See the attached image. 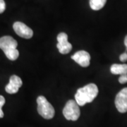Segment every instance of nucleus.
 I'll list each match as a JSON object with an SVG mask.
<instances>
[{
	"label": "nucleus",
	"instance_id": "nucleus-1",
	"mask_svg": "<svg viewBox=\"0 0 127 127\" xmlns=\"http://www.w3.org/2000/svg\"><path fill=\"white\" fill-rule=\"evenodd\" d=\"M98 94V88L95 83H90L78 89L75 95L76 101L79 106L92 102Z\"/></svg>",
	"mask_w": 127,
	"mask_h": 127
},
{
	"label": "nucleus",
	"instance_id": "nucleus-2",
	"mask_svg": "<svg viewBox=\"0 0 127 127\" xmlns=\"http://www.w3.org/2000/svg\"><path fill=\"white\" fill-rule=\"evenodd\" d=\"M37 112L41 117L46 119H51L55 116V109L44 96H39L37 98Z\"/></svg>",
	"mask_w": 127,
	"mask_h": 127
},
{
	"label": "nucleus",
	"instance_id": "nucleus-3",
	"mask_svg": "<svg viewBox=\"0 0 127 127\" xmlns=\"http://www.w3.org/2000/svg\"><path fill=\"white\" fill-rule=\"evenodd\" d=\"M63 114L67 120H78L81 115V111L79 105L78 104L76 100H68L63 109Z\"/></svg>",
	"mask_w": 127,
	"mask_h": 127
},
{
	"label": "nucleus",
	"instance_id": "nucleus-4",
	"mask_svg": "<svg viewBox=\"0 0 127 127\" xmlns=\"http://www.w3.org/2000/svg\"><path fill=\"white\" fill-rule=\"evenodd\" d=\"M58 43L57 47L59 52L62 55H66L72 50V45L68 42V35L65 32H60L57 35Z\"/></svg>",
	"mask_w": 127,
	"mask_h": 127
},
{
	"label": "nucleus",
	"instance_id": "nucleus-5",
	"mask_svg": "<svg viewBox=\"0 0 127 127\" xmlns=\"http://www.w3.org/2000/svg\"><path fill=\"white\" fill-rule=\"evenodd\" d=\"M115 105L119 112L125 113L127 112V88L119 91L115 97Z\"/></svg>",
	"mask_w": 127,
	"mask_h": 127
},
{
	"label": "nucleus",
	"instance_id": "nucleus-6",
	"mask_svg": "<svg viewBox=\"0 0 127 127\" xmlns=\"http://www.w3.org/2000/svg\"><path fill=\"white\" fill-rule=\"evenodd\" d=\"M13 28L18 36L25 39H30L33 35L32 30L22 22H15L13 25Z\"/></svg>",
	"mask_w": 127,
	"mask_h": 127
},
{
	"label": "nucleus",
	"instance_id": "nucleus-7",
	"mask_svg": "<svg viewBox=\"0 0 127 127\" xmlns=\"http://www.w3.org/2000/svg\"><path fill=\"white\" fill-rule=\"evenodd\" d=\"M71 59L82 67H88L90 65L91 55L86 51L81 50L72 55Z\"/></svg>",
	"mask_w": 127,
	"mask_h": 127
},
{
	"label": "nucleus",
	"instance_id": "nucleus-8",
	"mask_svg": "<svg viewBox=\"0 0 127 127\" xmlns=\"http://www.w3.org/2000/svg\"><path fill=\"white\" fill-rule=\"evenodd\" d=\"M23 82L21 78L16 75H13L10 77L9 83L5 87V91L9 94H14L18 91L20 87L22 86Z\"/></svg>",
	"mask_w": 127,
	"mask_h": 127
},
{
	"label": "nucleus",
	"instance_id": "nucleus-9",
	"mask_svg": "<svg viewBox=\"0 0 127 127\" xmlns=\"http://www.w3.org/2000/svg\"><path fill=\"white\" fill-rule=\"evenodd\" d=\"M18 42L15 39L11 36H4L0 38V49L4 52L12 49H16Z\"/></svg>",
	"mask_w": 127,
	"mask_h": 127
},
{
	"label": "nucleus",
	"instance_id": "nucleus-10",
	"mask_svg": "<svg viewBox=\"0 0 127 127\" xmlns=\"http://www.w3.org/2000/svg\"><path fill=\"white\" fill-rule=\"evenodd\" d=\"M110 71L112 74L114 75H123L127 74V64H112L110 67Z\"/></svg>",
	"mask_w": 127,
	"mask_h": 127
},
{
	"label": "nucleus",
	"instance_id": "nucleus-11",
	"mask_svg": "<svg viewBox=\"0 0 127 127\" xmlns=\"http://www.w3.org/2000/svg\"><path fill=\"white\" fill-rule=\"evenodd\" d=\"M107 2V0H90V6L94 11L102 9Z\"/></svg>",
	"mask_w": 127,
	"mask_h": 127
},
{
	"label": "nucleus",
	"instance_id": "nucleus-12",
	"mask_svg": "<svg viewBox=\"0 0 127 127\" xmlns=\"http://www.w3.org/2000/svg\"><path fill=\"white\" fill-rule=\"evenodd\" d=\"M4 54L6 57L11 61H15L18 59L19 56V52L17 49H12V50H8L4 52Z\"/></svg>",
	"mask_w": 127,
	"mask_h": 127
},
{
	"label": "nucleus",
	"instance_id": "nucleus-13",
	"mask_svg": "<svg viewBox=\"0 0 127 127\" xmlns=\"http://www.w3.org/2000/svg\"><path fill=\"white\" fill-rule=\"evenodd\" d=\"M5 104V98L2 96L0 95V119L4 117V112L2 111V107Z\"/></svg>",
	"mask_w": 127,
	"mask_h": 127
},
{
	"label": "nucleus",
	"instance_id": "nucleus-14",
	"mask_svg": "<svg viewBox=\"0 0 127 127\" xmlns=\"http://www.w3.org/2000/svg\"><path fill=\"white\" fill-rule=\"evenodd\" d=\"M119 82L121 84H124L127 83V74H123L121 75L120 77L119 78Z\"/></svg>",
	"mask_w": 127,
	"mask_h": 127
},
{
	"label": "nucleus",
	"instance_id": "nucleus-15",
	"mask_svg": "<svg viewBox=\"0 0 127 127\" xmlns=\"http://www.w3.org/2000/svg\"><path fill=\"white\" fill-rule=\"evenodd\" d=\"M6 9V4L4 0H0V14H2Z\"/></svg>",
	"mask_w": 127,
	"mask_h": 127
},
{
	"label": "nucleus",
	"instance_id": "nucleus-16",
	"mask_svg": "<svg viewBox=\"0 0 127 127\" xmlns=\"http://www.w3.org/2000/svg\"><path fill=\"white\" fill-rule=\"evenodd\" d=\"M119 59H120V61L121 62H126L127 61V52H124V53H123L122 55H120V57H119Z\"/></svg>",
	"mask_w": 127,
	"mask_h": 127
},
{
	"label": "nucleus",
	"instance_id": "nucleus-17",
	"mask_svg": "<svg viewBox=\"0 0 127 127\" xmlns=\"http://www.w3.org/2000/svg\"><path fill=\"white\" fill-rule=\"evenodd\" d=\"M124 45L126 46V47H127V35L125 37V39H124Z\"/></svg>",
	"mask_w": 127,
	"mask_h": 127
}]
</instances>
